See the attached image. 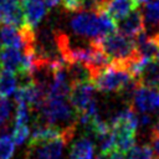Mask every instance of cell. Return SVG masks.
<instances>
[{
    "instance_id": "obj_1",
    "label": "cell",
    "mask_w": 159,
    "mask_h": 159,
    "mask_svg": "<svg viewBox=\"0 0 159 159\" xmlns=\"http://www.w3.org/2000/svg\"><path fill=\"white\" fill-rule=\"evenodd\" d=\"M70 29L80 39L94 41L117 30L116 21L104 11L78 10L70 12Z\"/></svg>"
},
{
    "instance_id": "obj_2",
    "label": "cell",
    "mask_w": 159,
    "mask_h": 159,
    "mask_svg": "<svg viewBox=\"0 0 159 159\" xmlns=\"http://www.w3.org/2000/svg\"><path fill=\"white\" fill-rule=\"evenodd\" d=\"M36 120L61 129L77 127V112L68 97L46 98L45 103L35 112Z\"/></svg>"
},
{
    "instance_id": "obj_3",
    "label": "cell",
    "mask_w": 159,
    "mask_h": 159,
    "mask_svg": "<svg viewBox=\"0 0 159 159\" xmlns=\"http://www.w3.org/2000/svg\"><path fill=\"white\" fill-rule=\"evenodd\" d=\"M94 41L101 47V50L112 60V62L123 65L125 68L133 58L139 56L137 51L135 39L125 36L117 30Z\"/></svg>"
},
{
    "instance_id": "obj_4",
    "label": "cell",
    "mask_w": 159,
    "mask_h": 159,
    "mask_svg": "<svg viewBox=\"0 0 159 159\" xmlns=\"http://www.w3.org/2000/svg\"><path fill=\"white\" fill-rule=\"evenodd\" d=\"M133 78L130 72L119 63H109L92 77L96 89L103 93H119Z\"/></svg>"
},
{
    "instance_id": "obj_5",
    "label": "cell",
    "mask_w": 159,
    "mask_h": 159,
    "mask_svg": "<svg viewBox=\"0 0 159 159\" xmlns=\"http://www.w3.org/2000/svg\"><path fill=\"white\" fill-rule=\"evenodd\" d=\"M73 138L60 135L51 140L30 145L27 149V159H61L65 147Z\"/></svg>"
},
{
    "instance_id": "obj_6",
    "label": "cell",
    "mask_w": 159,
    "mask_h": 159,
    "mask_svg": "<svg viewBox=\"0 0 159 159\" xmlns=\"http://www.w3.org/2000/svg\"><path fill=\"white\" fill-rule=\"evenodd\" d=\"M129 107H132L138 113L158 112L159 111V88L139 84L132 96Z\"/></svg>"
},
{
    "instance_id": "obj_7",
    "label": "cell",
    "mask_w": 159,
    "mask_h": 159,
    "mask_svg": "<svg viewBox=\"0 0 159 159\" xmlns=\"http://www.w3.org/2000/svg\"><path fill=\"white\" fill-rule=\"evenodd\" d=\"M94 91L96 87L91 80L76 82L71 84L68 99L73 106V108L76 109L77 114L84 112L88 108V106L92 102H94Z\"/></svg>"
},
{
    "instance_id": "obj_8",
    "label": "cell",
    "mask_w": 159,
    "mask_h": 159,
    "mask_svg": "<svg viewBox=\"0 0 159 159\" xmlns=\"http://www.w3.org/2000/svg\"><path fill=\"white\" fill-rule=\"evenodd\" d=\"M21 6L24 11L25 25L32 30H36L41 25L42 20L48 12L43 0H24Z\"/></svg>"
},
{
    "instance_id": "obj_9",
    "label": "cell",
    "mask_w": 159,
    "mask_h": 159,
    "mask_svg": "<svg viewBox=\"0 0 159 159\" xmlns=\"http://www.w3.org/2000/svg\"><path fill=\"white\" fill-rule=\"evenodd\" d=\"M116 27L117 31H119L120 34L133 39H135L138 35L144 32V21L140 9L135 7L123 19L118 20L116 22Z\"/></svg>"
},
{
    "instance_id": "obj_10",
    "label": "cell",
    "mask_w": 159,
    "mask_h": 159,
    "mask_svg": "<svg viewBox=\"0 0 159 159\" xmlns=\"http://www.w3.org/2000/svg\"><path fill=\"white\" fill-rule=\"evenodd\" d=\"M25 51L22 48L2 46L0 50V63L4 70L11 71L14 73H21L24 70Z\"/></svg>"
},
{
    "instance_id": "obj_11",
    "label": "cell",
    "mask_w": 159,
    "mask_h": 159,
    "mask_svg": "<svg viewBox=\"0 0 159 159\" xmlns=\"http://www.w3.org/2000/svg\"><path fill=\"white\" fill-rule=\"evenodd\" d=\"M142 16L144 32L159 39V0H148L143 4Z\"/></svg>"
},
{
    "instance_id": "obj_12",
    "label": "cell",
    "mask_w": 159,
    "mask_h": 159,
    "mask_svg": "<svg viewBox=\"0 0 159 159\" xmlns=\"http://www.w3.org/2000/svg\"><path fill=\"white\" fill-rule=\"evenodd\" d=\"M0 21L16 27L24 26L25 19L21 4L12 0H0Z\"/></svg>"
},
{
    "instance_id": "obj_13",
    "label": "cell",
    "mask_w": 159,
    "mask_h": 159,
    "mask_svg": "<svg viewBox=\"0 0 159 159\" xmlns=\"http://www.w3.org/2000/svg\"><path fill=\"white\" fill-rule=\"evenodd\" d=\"M138 6L139 5L135 0H107L102 11H104L117 22Z\"/></svg>"
},
{
    "instance_id": "obj_14",
    "label": "cell",
    "mask_w": 159,
    "mask_h": 159,
    "mask_svg": "<svg viewBox=\"0 0 159 159\" xmlns=\"http://www.w3.org/2000/svg\"><path fill=\"white\" fill-rule=\"evenodd\" d=\"M137 80L142 86L159 88V61L157 58L148 60L139 71Z\"/></svg>"
},
{
    "instance_id": "obj_15",
    "label": "cell",
    "mask_w": 159,
    "mask_h": 159,
    "mask_svg": "<svg viewBox=\"0 0 159 159\" xmlns=\"http://www.w3.org/2000/svg\"><path fill=\"white\" fill-rule=\"evenodd\" d=\"M94 144L88 135L76 139L70 149L68 159H93Z\"/></svg>"
},
{
    "instance_id": "obj_16",
    "label": "cell",
    "mask_w": 159,
    "mask_h": 159,
    "mask_svg": "<svg viewBox=\"0 0 159 159\" xmlns=\"http://www.w3.org/2000/svg\"><path fill=\"white\" fill-rule=\"evenodd\" d=\"M17 86H19V81L16 73L7 70H2L0 72V97L9 98L10 96L14 94Z\"/></svg>"
},
{
    "instance_id": "obj_17",
    "label": "cell",
    "mask_w": 159,
    "mask_h": 159,
    "mask_svg": "<svg viewBox=\"0 0 159 159\" xmlns=\"http://www.w3.org/2000/svg\"><path fill=\"white\" fill-rule=\"evenodd\" d=\"M15 142L11 135H0V159H11L15 153Z\"/></svg>"
},
{
    "instance_id": "obj_18",
    "label": "cell",
    "mask_w": 159,
    "mask_h": 159,
    "mask_svg": "<svg viewBox=\"0 0 159 159\" xmlns=\"http://www.w3.org/2000/svg\"><path fill=\"white\" fill-rule=\"evenodd\" d=\"M153 152L150 145H133L127 153L125 159H152Z\"/></svg>"
},
{
    "instance_id": "obj_19",
    "label": "cell",
    "mask_w": 159,
    "mask_h": 159,
    "mask_svg": "<svg viewBox=\"0 0 159 159\" xmlns=\"http://www.w3.org/2000/svg\"><path fill=\"white\" fill-rule=\"evenodd\" d=\"M11 111H12L11 102L7 98L0 97V130H4L9 127Z\"/></svg>"
},
{
    "instance_id": "obj_20",
    "label": "cell",
    "mask_w": 159,
    "mask_h": 159,
    "mask_svg": "<svg viewBox=\"0 0 159 159\" xmlns=\"http://www.w3.org/2000/svg\"><path fill=\"white\" fill-rule=\"evenodd\" d=\"M30 127L29 124H14V129H12V139L15 142L16 145H21L24 144L29 137H30Z\"/></svg>"
},
{
    "instance_id": "obj_21",
    "label": "cell",
    "mask_w": 159,
    "mask_h": 159,
    "mask_svg": "<svg viewBox=\"0 0 159 159\" xmlns=\"http://www.w3.org/2000/svg\"><path fill=\"white\" fill-rule=\"evenodd\" d=\"M150 148L153 154H155V157H159V134L154 132L150 133Z\"/></svg>"
},
{
    "instance_id": "obj_22",
    "label": "cell",
    "mask_w": 159,
    "mask_h": 159,
    "mask_svg": "<svg viewBox=\"0 0 159 159\" xmlns=\"http://www.w3.org/2000/svg\"><path fill=\"white\" fill-rule=\"evenodd\" d=\"M107 159H125V153L114 148L107 153Z\"/></svg>"
},
{
    "instance_id": "obj_23",
    "label": "cell",
    "mask_w": 159,
    "mask_h": 159,
    "mask_svg": "<svg viewBox=\"0 0 159 159\" xmlns=\"http://www.w3.org/2000/svg\"><path fill=\"white\" fill-rule=\"evenodd\" d=\"M43 2L46 5L47 10H53V9H56L61 4V0H45Z\"/></svg>"
},
{
    "instance_id": "obj_24",
    "label": "cell",
    "mask_w": 159,
    "mask_h": 159,
    "mask_svg": "<svg viewBox=\"0 0 159 159\" xmlns=\"http://www.w3.org/2000/svg\"><path fill=\"white\" fill-rule=\"evenodd\" d=\"M93 1L96 2V5H97V7H98V10H99V11H102V10H103L104 4L107 2V0H93Z\"/></svg>"
},
{
    "instance_id": "obj_25",
    "label": "cell",
    "mask_w": 159,
    "mask_h": 159,
    "mask_svg": "<svg viewBox=\"0 0 159 159\" xmlns=\"http://www.w3.org/2000/svg\"><path fill=\"white\" fill-rule=\"evenodd\" d=\"M152 132H154V133H157V134H159V118H158V122H157V124H155V127L152 129Z\"/></svg>"
},
{
    "instance_id": "obj_26",
    "label": "cell",
    "mask_w": 159,
    "mask_h": 159,
    "mask_svg": "<svg viewBox=\"0 0 159 159\" xmlns=\"http://www.w3.org/2000/svg\"><path fill=\"white\" fill-rule=\"evenodd\" d=\"M137 2H138V5H140V4H144V2H147L148 0H135Z\"/></svg>"
},
{
    "instance_id": "obj_27",
    "label": "cell",
    "mask_w": 159,
    "mask_h": 159,
    "mask_svg": "<svg viewBox=\"0 0 159 159\" xmlns=\"http://www.w3.org/2000/svg\"><path fill=\"white\" fill-rule=\"evenodd\" d=\"M12 1H15V2H19V4H22V1H24V0H12Z\"/></svg>"
},
{
    "instance_id": "obj_28",
    "label": "cell",
    "mask_w": 159,
    "mask_h": 159,
    "mask_svg": "<svg viewBox=\"0 0 159 159\" xmlns=\"http://www.w3.org/2000/svg\"><path fill=\"white\" fill-rule=\"evenodd\" d=\"M155 58H157V60L159 61V51H158V55H157V57H155Z\"/></svg>"
},
{
    "instance_id": "obj_29",
    "label": "cell",
    "mask_w": 159,
    "mask_h": 159,
    "mask_svg": "<svg viewBox=\"0 0 159 159\" xmlns=\"http://www.w3.org/2000/svg\"><path fill=\"white\" fill-rule=\"evenodd\" d=\"M2 71V67H1V63H0V72Z\"/></svg>"
},
{
    "instance_id": "obj_30",
    "label": "cell",
    "mask_w": 159,
    "mask_h": 159,
    "mask_svg": "<svg viewBox=\"0 0 159 159\" xmlns=\"http://www.w3.org/2000/svg\"><path fill=\"white\" fill-rule=\"evenodd\" d=\"M152 159H159V157H155V158H152Z\"/></svg>"
}]
</instances>
